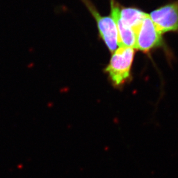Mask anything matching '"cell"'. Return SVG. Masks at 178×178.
<instances>
[{"label": "cell", "instance_id": "1", "mask_svg": "<svg viewBox=\"0 0 178 178\" xmlns=\"http://www.w3.org/2000/svg\"><path fill=\"white\" fill-rule=\"evenodd\" d=\"M134 54V49L127 47H119L113 52L104 71L114 87H123L131 79Z\"/></svg>", "mask_w": 178, "mask_h": 178}, {"label": "cell", "instance_id": "5", "mask_svg": "<svg viewBox=\"0 0 178 178\" xmlns=\"http://www.w3.org/2000/svg\"><path fill=\"white\" fill-rule=\"evenodd\" d=\"M111 17L117 27L119 47H127L136 49V35L133 30L127 28L121 21L120 17V6L116 0H110Z\"/></svg>", "mask_w": 178, "mask_h": 178}, {"label": "cell", "instance_id": "3", "mask_svg": "<svg viewBox=\"0 0 178 178\" xmlns=\"http://www.w3.org/2000/svg\"><path fill=\"white\" fill-rule=\"evenodd\" d=\"M149 16L161 34L178 32V0L160 6L153 10Z\"/></svg>", "mask_w": 178, "mask_h": 178}, {"label": "cell", "instance_id": "6", "mask_svg": "<svg viewBox=\"0 0 178 178\" xmlns=\"http://www.w3.org/2000/svg\"><path fill=\"white\" fill-rule=\"evenodd\" d=\"M148 14L134 7L120 6V17L126 27L133 30L136 35Z\"/></svg>", "mask_w": 178, "mask_h": 178}, {"label": "cell", "instance_id": "2", "mask_svg": "<svg viewBox=\"0 0 178 178\" xmlns=\"http://www.w3.org/2000/svg\"><path fill=\"white\" fill-rule=\"evenodd\" d=\"M95 19L100 36L108 49L112 53L118 46V36L116 25L110 16H102L90 0H81Z\"/></svg>", "mask_w": 178, "mask_h": 178}, {"label": "cell", "instance_id": "4", "mask_svg": "<svg viewBox=\"0 0 178 178\" xmlns=\"http://www.w3.org/2000/svg\"><path fill=\"white\" fill-rule=\"evenodd\" d=\"M161 35L148 15L136 34V49L148 53L152 50L161 46L164 44Z\"/></svg>", "mask_w": 178, "mask_h": 178}]
</instances>
